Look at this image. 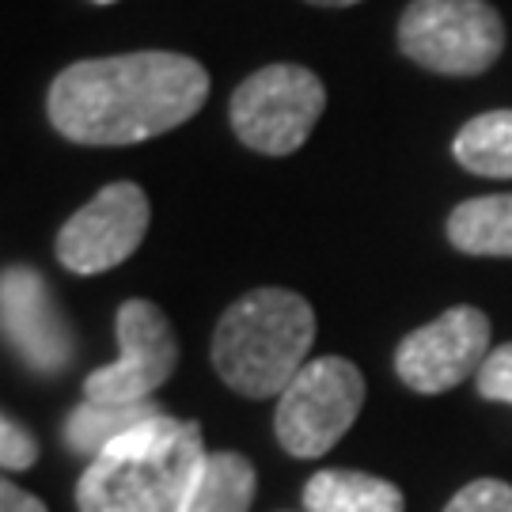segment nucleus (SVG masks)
Here are the masks:
<instances>
[{"label": "nucleus", "instance_id": "nucleus-12", "mask_svg": "<svg viewBox=\"0 0 512 512\" xmlns=\"http://www.w3.org/2000/svg\"><path fill=\"white\" fill-rule=\"evenodd\" d=\"M448 239L463 255L512 258V194L463 202L448 217Z\"/></svg>", "mask_w": 512, "mask_h": 512}, {"label": "nucleus", "instance_id": "nucleus-10", "mask_svg": "<svg viewBox=\"0 0 512 512\" xmlns=\"http://www.w3.org/2000/svg\"><path fill=\"white\" fill-rule=\"evenodd\" d=\"M0 334L19 361L42 376L65 372L76 353L73 330L57 308L54 289L31 266H8L0 274Z\"/></svg>", "mask_w": 512, "mask_h": 512}, {"label": "nucleus", "instance_id": "nucleus-15", "mask_svg": "<svg viewBox=\"0 0 512 512\" xmlns=\"http://www.w3.org/2000/svg\"><path fill=\"white\" fill-rule=\"evenodd\" d=\"M456 160L486 179H512V110L478 114L456 133Z\"/></svg>", "mask_w": 512, "mask_h": 512}, {"label": "nucleus", "instance_id": "nucleus-2", "mask_svg": "<svg viewBox=\"0 0 512 512\" xmlns=\"http://www.w3.org/2000/svg\"><path fill=\"white\" fill-rule=\"evenodd\" d=\"M198 421L152 414L84 467L76 482L80 512H186L205 463Z\"/></svg>", "mask_w": 512, "mask_h": 512}, {"label": "nucleus", "instance_id": "nucleus-5", "mask_svg": "<svg viewBox=\"0 0 512 512\" xmlns=\"http://www.w3.org/2000/svg\"><path fill=\"white\" fill-rule=\"evenodd\" d=\"M365 406V376L346 357H319L277 395L274 429L296 459H319L349 433Z\"/></svg>", "mask_w": 512, "mask_h": 512}, {"label": "nucleus", "instance_id": "nucleus-21", "mask_svg": "<svg viewBox=\"0 0 512 512\" xmlns=\"http://www.w3.org/2000/svg\"><path fill=\"white\" fill-rule=\"evenodd\" d=\"M95 4H118V0H95Z\"/></svg>", "mask_w": 512, "mask_h": 512}, {"label": "nucleus", "instance_id": "nucleus-13", "mask_svg": "<svg viewBox=\"0 0 512 512\" xmlns=\"http://www.w3.org/2000/svg\"><path fill=\"white\" fill-rule=\"evenodd\" d=\"M255 486L258 478L247 456H239V452H209L198 478H194L186 512H251Z\"/></svg>", "mask_w": 512, "mask_h": 512}, {"label": "nucleus", "instance_id": "nucleus-14", "mask_svg": "<svg viewBox=\"0 0 512 512\" xmlns=\"http://www.w3.org/2000/svg\"><path fill=\"white\" fill-rule=\"evenodd\" d=\"M152 414H160L156 403L114 406V403H92V399H84L65 418V444H69V452H76V456L99 459L122 433H129L133 425L148 421Z\"/></svg>", "mask_w": 512, "mask_h": 512}, {"label": "nucleus", "instance_id": "nucleus-7", "mask_svg": "<svg viewBox=\"0 0 512 512\" xmlns=\"http://www.w3.org/2000/svg\"><path fill=\"white\" fill-rule=\"evenodd\" d=\"M118 342L122 357L84 380V399L114 406L152 403V391H160L179 365V342L167 315L152 300H126L118 308Z\"/></svg>", "mask_w": 512, "mask_h": 512}, {"label": "nucleus", "instance_id": "nucleus-18", "mask_svg": "<svg viewBox=\"0 0 512 512\" xmlns=\"http://www.w3.org/2000/svg\"><path fill=\"white\" fill-rule=\"evenodd\" d=\"M38 459V440L0 410V467L4 471H27Z\"/></svg>", "mask_w": 512, "mask_h": 512}, {"label": "nucleus", "instance_id": "nucleus-8", "mask_svg": "<svg viewBox=\"0 0 512 512\" xmlns=\"http://www.w3.org/2000/svg\"><path fill=\"white\" fill-rule=\"evenodd\" d=\"M148 194L137 183H110L57 232V258L80 277L122 266L148 232Z\"/></svg>", "mask_w": 512, "mask_h": 512}, {"label": "nucleus", "instance_id": "nucleus-16", "mask_svg": "<svg viewBox=\"0 0 512 512\" xmlns=\"http://www.w3.org/2000/svg\"><path fill=\"white\" fill-rule=\"evenodd\" d=\"M444 512H512V486L497 478H478L459 490Z\"/></svg>", "mask_w": 512, "mask_h": 512}, {"label": "nucleus", "instance_id": "nucleus-19", "mask_svg": "<svg viewBox=\"0 0 512 512\" xmlns=\"http://www.w3.org/2000/svg\"><path fill=\"white\" fill-rule=\"evenodd\" d=\"M0 512H46V505L35 494L19 490L16 482L0 478Z\"/></svg>", "mask_w": 512, "mask_h": 512}, {"label": "nucleus", "instance_id": "nucleus-6", "mask_svg": "<svg viewBox=\"0 0 512 512\" xmlns=\"http://www.w3.org/2000/svg\"><path fill=\"white\" fill-rule=\"evenodd\" d=\"M327 107L323 80L304 65H266L232 95V129L262 156H289L311 137Z\"/></svg>", "mask_w": 512, "mask_h": 512}, {"label": "nucleus", "instance_id": "nucleus-11", "mask_svg": "<svg viewBox=\"0 0 512 512\" xmlns=\"http://www.w3.org/2000/svg\"><path fill=\"white\" fill-rule=\"evenodd\" d=\"M308 512H406V497L395 482L365 471H319L304 486Z\"/></svg>", "mask_w": 512, "mask_h": 512}, {"label": "nucleus", "instance_id": "nucleus-17", "mask_svg": "<svg viewBox=\"0 0 512 512\" xmlns=\"http://www.w3.org/2000/svg\"><path fill=\"white\" fill-rule=\"evenodd\" d=\"M478 395L490 403H509L512 406V342L490 349V357L478 368Z\"/></svg>", "mask_w": 512, "mask_h": 512}, {"label": "nucleus", "instance_id": "nucleus-4", "mask_svg": "<svg viewBox=\"0 0 512 512\" xmlns=\"http://www.w3.org/2000/svg\"><path fill=\"white\" fill-rule=\"evenodd\" d=\"M399 46L440 76H478L505 50V23L486 0H414L399 19Z\"/></svg>", "mask_w": 512, "mask_h": 512}, {"label": "nucleus", "instance_id": "nucleus-9", "mask_svg": "<svg viewBox=\"0 0 512 512\" xmlns=\"http://www.w3.org/2000/svg\"><path fill=\"white\" fill-rule=\"evenodd\" d=\"M486 357H490V319L478 308L459 304L406 334L395 349V372L410 391L440 395L478 376Z\"/></svg>", "mask_w": 512, "mask_h": 512}, {"label": "nucleus", "instance_id": "nucleus-3", "mask_svg": "<svg viewBox=\"0 0 512 512\" xmlns=\"http://www.w3.org/2000/svg\"><path fill=\"white\" fill-rule=\"evenodd\" d=\"M315 311L289 289H255L220 315L213 368L247 399H274L308 365Z\"/></svg>", "mask_w": 512, "mask_h": 512}, {"label": "nucleus", "instance_id": "nucleus-1", "mask_svg": "<svg viewBox=\"0 0 512 512\" xmlns=\"http://www.w3.org/2000/svg\"><path fill=\"white\" fill-rule=\"evenodd\" d=\"M209 99V73L194 57L141 54L76 61L50 84V122L76 145H137L186 126Z\"/></svg>", "mask_w": 512, "mask_h": 512}, {"label": "nucleus", "instance_id": "nucleus-20", "mask_svg": "<svg viewBox=\"0 0 512 512\" xmlns=\"http://www.w3.org/2000/svg\"><path fill=\"white\" fill-rule=\"evenodd\" d=\"M308 4H323V8H346V4H357V0H308Z\"/></svg>", "mask_w": 512, "mask_h": 512}]
</instances>
